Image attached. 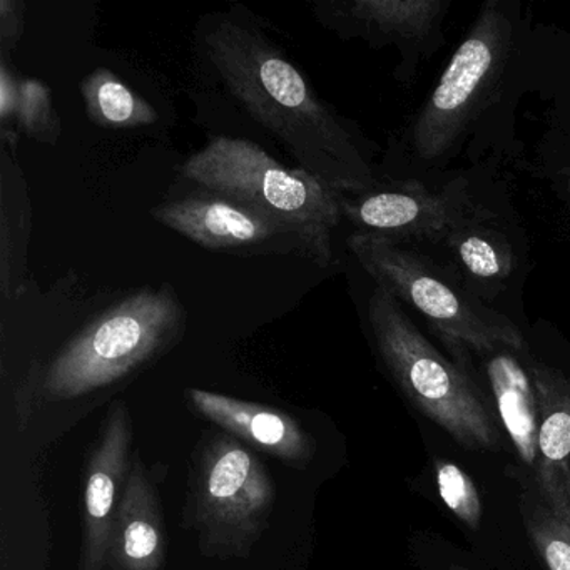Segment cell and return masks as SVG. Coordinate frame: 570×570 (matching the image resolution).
Wrapping results in <instances>:
<instances>
[{
  "mask_svg": "<svg viewBox=\"0 0 570 570\" xmlns=\"http://www.w3.org/2000/svg\"><path fill=\"white\" fill-rule=\"evenodd\" d=\"M196 45L226 95L283 146L299 169L345 196L376 186L358 136L246 9L208 16L198 28Z\"/></svg>",
  "mask_w": 570,
  "mask_h": 570,
  "instance_id": "1",
  "label": "cell"
},
{
  "mask_svg": "<svg viewBox=\"0 0 570 570\" xmlns=\"http://www.w3.org/2000/svg\"><path fill=\"white\" fill-rule=\"evenodd\" d=\"M186 309L169 283L141 286L99 312L39 370V392L51 402L108 389L175 348Z\"/></svg>",
  "mask_w": 570,
  "mask_h": 570,
  "instance_id": "2",
  "label": "cell"
},
{
  "mask_svg": "<svg viewBox=\"0 0 570 570\" xmlns=\"http://www.w3.org/2000/svg\"><path fill=\"white\" fill-rule=\"evenodd\" d=\"M185 181L248 203L306 236L320 268L335 263L333 233L343 219L342 193L299 168H288L248 139L216 136L189 156Z\"/></svg>",
  "mask_w": 570,
  "mask_h": 570,
  "instance_id": "3",
  "label": "cell"
},
{
  "mask_svg": "<svg viewBox=\"0 0 570 570\" xmlns=\"http://www.w3.org/2000/svg\"><path fill=\"white\" fill-rule=\"evenodd\" d=\"M368 325L376 352L400 392L423 415L469 450H499L500 430L465 370L440 355L402 303L375 286Z\"/></svg>",
  "mask_w": 570,
  "mask_h": 570,
  "instance_id": "4",
  "label": "cell"
},
{
  "mask_svg": "<svg viewBox=\"0 0 570 570\" xmlns=\"http://www.w3.org/2000/svg\"><path fill=\"white\" fill-rule=\"evenodd\" d=\"M348 248L375 285L432 323L459 358L502 346L523 350L522 333L510 320L482 305L432 259L366 233L350 235Z\"/></svg>",
  "mask_w": 570,
  "mask_h": 570,
  "instance_id": "5",
  "label": "cell"
},
{
  "mask_svg": "<svg viewBox=\"0 0 570 570\" xmlns=\"http://www.w3.org/2000/svg\"><path fill=\"white\" fill-rule=\"evenodd\" d=\"M275 497L259 456L222 433L196 450L183 519L205 556L246 559L268 529Z\"/></svg>",
  "mask_w": 570,
  "mask_h": 570,
  "instance_id": "6",
  "label": "cell"
},
{
  "mask_svg": "<svg viewBox=\"0 0 570 570\" xmlns=\"http://www.w3.org/2000/svg\"><path fill=\"white\" fill-rule=\"evenodd\" d=\"M513 26L505 6L487 2L450 59L412 128L419 159L435 163L465 135L509 61Z\"/></svg>",
  "mask_w": 570,
  "mask_h": 570,
  "instance_id": "7",
  "label": "cell"
},
{
  "mask_svg": "<svg viewBox=\"0 0 570 570\" xmlns=\"http://www.w3.org/2000/svg\"><path fill=\"white\" fill-rule=\"evenodd\" d=\"M188 183V181H186ZM151 209L171 232L209 252L236 256H299L320 268V258L303 233L232 196L193 185Z\"/></svg>",
  "mask_w": 570,
  "mask_h": 570,
  "instance_id": "8",
  "label": "cell"
},
{
  "mask_svg": "<svg viewBox=\"0 0 570 570\" xmlns=\"http://www.w3.org/2000/svg\"><path fill=\"white\" fill-rule=\"evenodd\" d=\"M342 209L355 233L396 243H445L460 226L489 222L492 216L463 188L432 189L413 181L343 196Z\"/></svg>",
  "mask_w": 570,
  "mask_h": 570,
  "instance_id": "9",
  "label": "cell"
},
{
  "mask_svg": "<svg viewBox=\"0 0 570 570\" xmlns=\"http://www.w3.org/2000/svg\"><path fill=\"white\" fill-rule=\"evenodd\" d=\"M132 422L125 402H116L102 423L86 465L82 539L78 570H105L112 523L131 470Z\"/></svg>",
  "mask_w": 570,
  "mask_h": 570,
  "instance_id": "10",
  "label": "cell"
},
{
  "mask_svg": "<svg viewBox=\"0 0 570 570\" xmlns=\"http://www.w3.org/2000/svg\"><path fill=\"white\" fill-rule=\"evenodd\" d=\"M313 16L342 39L372 46H396L405 56L419 55L439 39L449 2L445 0H320Z\"/></svg>",
  "mask_w": 570,
  "mask_h": 570,
  "instance_id": "11",
  "label": "cell"
},
{
  "mask_svg": "<svg viewBox=\"0 0 570 570\" xmlns=\"http://www.w3.org/2000/svg\"><path fill=\"white\" fill-rule=\"evenodd\" d=\"M186 396L196 412L222 426L228 435L276 456L286 465L306 469L315 456L313 436L283 410L208 390L189 389Z\"/></svg>",
  "mask_w": 570,
  "mask_h": 570,
  "instance_id": "12",
  "label": "cell"
},
{
  "mask_svg": "<svg viewBox=\"0 0 570 570\" xmlns=\"http://www.w3.org/2000/svg\"><path fill=\"white\" fill-rule=\"evenodd\" d=\"M539 406L540 469L532 480L540 499L570 523V376L529 362Z\"/></svg>",
  "mask_w": 570,
  "mask_h": 570,
  "instance_id": "13",
  "label": "cell"
},
{
  "mask_svg": "<svg viewBox=\"0 0 570 570\" xmlns=\"http://www.w3.org/2000/svg\"><path fill=\"white\" fill-rule=\"evenodd\" d=\"M166 529L161 500L138 455H132L128 482L112 523L106 553L109 570H163Z\"/></svg>",
  "mask_w": 570,
  "mask_h": 570,
  "instance_id": "14",
  "label": "cell"
},
{
  "mask_svg": "<svg viewBox=\"0 0 570 570\" xmlns=\"http://www.w3.org/2000/svg\"><path fill=\"white\" fill-rule=\"evenodd\" d=\"M523 350L502 348L483 355L485 373L495 400L497 412L507 435L515 446L517 455L535 479L540 469L539 406L530 379L529 365L520 362Z\"/></svg>",
  "mask_w": 570,
  "mask_h": 570,
  "instance_id": "15",
  "label": "cell"
},
{
  "mask_svg": "<svg viewBox=\"0 0 570 570\" xmlns=\"http://www.w3.org/2000/svg\"><path fill=\"white\" fill-rule=\"evenodd\" d=\"M81 96L89 121L99 128L139 129L158 121L156 109L111 69L99 68L86 76Z\"/></svg>",
  "mask_w": 570,
  "mask_h": 570,
  "instance_id": "16",
  "label": "cell"
},
{
  "mask_svg": "<svg viewBox=\"0 0 570 570\" xmlns=\"http://www.w3.org/2000/svg\"><path fill=\"white\" fill-rule=\"evenodd\" d=\"M487 222L469 223L456 228L445 245L460 268L479 282H502L513 269V253L509 242L485 226Z\"/></svg>",
  "mask_w": 570,
  "mask_h": 570,
  "instance_id": "17",
  "label": "cell"
},
{
  "mask_svg": "<svg viewBox=\"0 0 570 570\" xmlns=\"http://www.w3.org/2000/svg\"><path fill=\"white\" fill-rule=\"evenodd\" d=\"M523 523L549 570H570V523L557 515L533 487L520 497Z\"/></svg>",
  "mask_w": 570,
  "mask_h": 570,
  "instance_id": "18",
  "label": "cell"
},
{
  "mask_svg": "<svg viewBox=\"0 0 570 570\" xmlns=\"http://www.w3.org/2000/svg\"><path fill=\"white\" fill-rule=\"evenodd\" d=\"M16 128L42 145L56 146L61 138V119L52 101L51 89L41 79H21L16 109Z\"/></svg>",
  "mask_w": 570,
  "mask_h": 570,
  "instance_id": "19",
  "label": "cell"
},
{
  "mask_svg": "<svg viewBox=\"0 0 570 570\" xmlns=\"http://www.w3.org/2000/svg\"><path fill=\"white\" fill-rule=\"evenodd\" d=\"M435 466L436 487L446 509L469 529H479L482 503L475 483L466 475L465 470L450 460H439Z\"/></svg>",
  "mask_w": 570,
  "mask_h": 570,
  "instance_id": "20",
  "label": "cell"
},
{
  "mask_svg": "<svg viewBox=\"0 0 570 570\" xmlns=\"http://www.w3.org/2000/svg\"><path fill=\"white\" fill-rule=\"evenodd\" d=\"M9 58L0 59V121H2V145L14 151L18 146L19 132L16 128V109L19 101V85L21 79L9 66Z\"/></svg>",
  "mask_w": 570,
  "mask_h": 570,
  "instance_id": "21",
  "label": "cell"
},
{
  "mask_svg": "<svg viewBox=\"0 0 570 570\" xmlns=\"http://www.w3.org/2000/svg\"><path fill=\"white\" fill-rule=\"evenodd\" d=\"M24 2L21 0H0V55L9 56L16 51L24 32Z\"/></svg>",
  "mask_w": 570,
  "mask_h": 570,
  "instance_id": "22",
  "label": "cell"
},
{
  "mask_svg": "<svg viewBox=\"0 0 570 570\" xmlns=\"http://www.w3.org/2000/svg\"><path fill=\"white\" fill-rule=\"evenodd\" d=\"M562 183H563V188H566V191L569 193V196H570V165L567 166L566 169H563Z\"/></svg>",
  "mask_w": 570,
  "mask_h": 570,
  "instance_id": "23",
  "label": "cell"
},
{
  "mask_svg": "<svg viewBox=\"0 0 570 570\" xmlns=\"http://www.w3.org/2000/svg\"><path fill=\"white\" fill-rule=\"evenodd\" d=\"M449 570H473V569H469V567H463V566H452V567H450Z\"/></svg>",
  "mask_w": 570,
  "mask_h": 570,
  "instance_id": "24",
  "label": "cell"
}]
</instances>
